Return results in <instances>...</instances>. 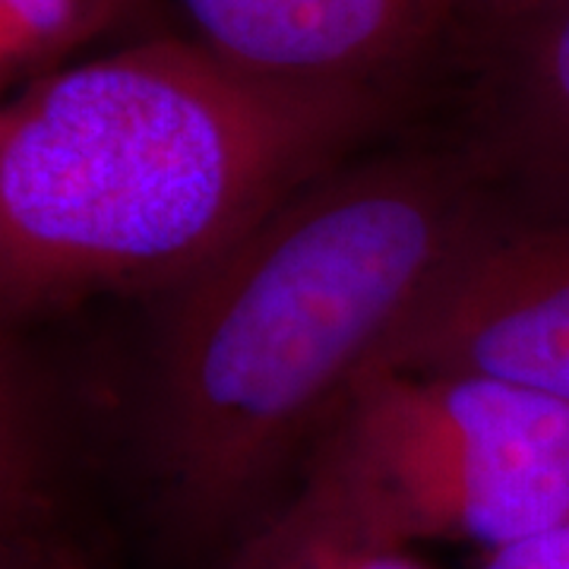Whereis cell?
Here are the masks:
<instances>
[{
  "instance_id": "obj_1",
  "label": "cell",
  "mask_w": 569,
  "mask_h": 569,
  "mask_svg": "<svg viewBox=\"0 0 569 569\" xmlns=\"http://www.w3.org/2000/svg\"><path fill=\"white\" fill-rule=\"evenodd\" d=\"M500 152H392L295 190L174 291L156 459L183 522L244 516L509 197Z\"/></svg>"
},
{
  "instance_id": "obj_2",
  "label": "cell",
  "mask_w": 569,
  "mask_h": 569,
  "mask_svg": "<svg viewBox=\"0 0 569 569\" xmlns=\"http://www.w3.org/2000/svg\"><path fill=\"white\" fill-rule=\"evenodd\" d=\"M365 86L247 77L200 41H146L0 108V326L114 288H178L342 164Z\"/></svg>"
},
{
  "instance_id": "obj_3",
  "label": "cell",
  "mask_w": 569,
  "mask_h": 569,
  "mask_svg": "<svg viewBox=\"0 0 569 569\" xmlns=\"http://www.w3.org/2000/svg\"><path fill=\"white\" fill-rule=\"evenodd\" d=\"M569 522V406L490 377L373 373L326 418L266 522L291 535L485 553Z\"/></svg>"
},
{
  "instance_id": "obj_4",
  "label": "cell",
  "mask_w": 569,
  "mask_h": 569,
  "mask_svg": "<svg viewBox=\"0 0 569 569\" xmlns=\"http://www.w3.org/2000/svg\"><path fill=\"white\" fill-rule=\"evenodd\" d=\"M535 183L545 193L503 206L365 377L468 373L569 406V181Z\"/></svg>"
},
{
  "instance_id": "obj_5",
  "label": "cell",
  "mask_w": 569,
  "mask_h": 569,
  "mask_svg": "<svg viewBox=\"0 0 569 569\" xmlns=\"http://www.w3.org/2000/svg\"><path fill=\"white\" fill-rule=\"evenodd\" d=\"M197 41L247 77L365 86L443 13L437 0H178Z\"/></svg>"
},
{
  "instance_id": "obj_6",
  "label": "cell",
  "mask_w": 569,
  "mask_h": 569,
  "mask_svg": "<svg viewBox=\"0 0 569 569\" xmlns=\"http://www.w3.org/2000/svg\"><path fill=\"white\" fill-rule=\"evenodd\" d=\"M497 20L500 108L509 168L569 181V0H519Z\"/></svg>"
},
{
  "instance_id": "obj_7",
  "label": "cell",
  "mask_w": 569,
  "mask_h": 569,
  "mask_svg": "<svg viewBox=\"0 0 569 569\" xmlns=\"http://www.w3.org/2000/svg\"><path fill=\"white\" fill-rule=\"evenodd\" d=\"M44 488V425L32 380L0 332V541L29 535Z\"/></svg>"
},
{
  "instance_id": "obj_8",
  "label": "cell",
  "mask_w": 569,
  "mask_h": 569,
  "mask_svg": "<svg viewBox=\"0 0 569 569\" xmlns=\"http://www.w3.org/2000/svg\"><path fill=\"white\" fill-rule=\"evenodd\" d=\"M114 0H0V70L39 61L104 20Z\"/></svg>"
},
{
  "instance_id": "obj_9",
  "label": "cell",
  "mask_w": 569,
  "mask_h": 569,
  "mask_svg": "<svg viewBox=\"0 0 569 569\" xmlns=\"http://www.w3.org/2000/svg\"><path fill=\"white\" fill-rule=\"evenodd\" d=\"M247 545L279 557L295 569H427L402 548H377L355 541H332L317 535H291L263 526L247 538Z\"/></svg>"
},
{
  "instance_id": "obj_10",
  "label": "cell",
  "mask_w": 569,
  "mask_h": 569,
  "mask_svg": "<svg viewBox=\"0 0 569 569\" xmlns=\"http://www.w3.org/2000/svg\"><path fill=\"white\" fill-rule=\"evenodd\" d=\"M478 569H569V522L522 545L485 553Z\"/></svg>"
},
{
  "instance_id": "obj_11",
  "label": "cell",
  "mask_w": 569,
  "mask_h": 569,
  "mask_svg": "<svg viewBox=\"0 0 569 569\" xmlns=\"http://www.w3.org/2000/svg\"><path fill=\"white\" fill-rule=\"evenodd\" d=\"M0 569H73L70 563L58 560L39 545L29 541V535H17L0 541Z\"/></svg>"
},
{
  "instance_id": "obj_12",
  "label": "cell",
  "mask_w": 569,
  "mask_h": 569,
  "mask_svg": "<svg viewBox=\"0 0 569 569\" xmlns=\"http://www.w3.org/2000/svg\"><path fill=\"white\" fill-rule=\"evenodd\" d=\"M228 569H295V567H291V563H284V560H279V557H269V553H263V550L244 545V548L238 550V557L228 563Z\"/></svg>"
},
{
  "instance_id": "obj_13",
  "label": "cell",
  "mask_w": 569,
  "mask_h": 569,
  "mask_svg": "<svg viewBox=\"0 0 569 569\" xmlns=\"http://www.w3.org/2000/svg\"><path fill=\"white\" fill-rule=\"evenodd\" d=\"M440 3V10L447 13V10H459V7H466V10H478V13H485L488 10L490 17H500L503 10L509 7H516L519 0H437Z\"/></svg>"
}]
</instances>
